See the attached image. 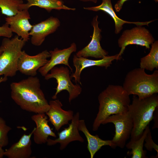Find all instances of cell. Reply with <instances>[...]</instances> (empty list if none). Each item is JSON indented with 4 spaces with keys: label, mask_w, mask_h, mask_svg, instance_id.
Segmentation results:
<instances>
[{
    "label": "cell",
    "mask_w": 158,
    "mask_h": 158,
    "mask_svg": "<svg viewBox=\"0 0 158 158\" xmlns=\"http://www.w3.org/2000/svg\"><path fill=\"white\" fill-rule=\"evenodd\" d=\"M40 86L39 79L35 76L12 82L10 84L11 97L23 110L36 114H45L49 105Z\"/></svg>",
    "instance_id": "obj_1"
},
{
    "label": "cell",
    "mask_w": 158,
    "mask_h": 158,
    "mask_svg": "<svg viewBox=\"0 0 158 158\" xmlns=\"http://www.w3.org/2000/svg\"><path fill=\"white\" fill-rule=\"evenodd\" d=\"M130 95L122 86L110 85L99 95V110L92 125V130L97 131L109 116L128 111L130 104Z\"/></svg>",
    "instance_id": "obj_2"
},
{
    "label": "cell",
    "mask_w": 158,
    "mask_h": 158,
    "mask_svg": "<svg viewBox=\"0 0 158 158\" xmlns=\"http://www.w3.org/2000/svg\"><path fill=\"white\" fill-rule=\"evenodd\" d=\"M158 107L157 94L142 99L133 95L132 103L128 106V111L133 124L130 140H136L141 137L153 119L154 111Z\"/></svg>",
    "instance_id": "obj_3"
},
{
    "label": "cell",
    "mask_w": 158,
    "mask_h": 158,
    "mask_svg": "<svg viewBox=\"0 0 158 158\" xmlns=\"http://www.w3.org/2000/svg\"><path fill=\"white\" fill-rule=\"evenodd\" d=\"M123 87L129 95L137 96L142 99L158 93V70L151 74H147L144 69L137 68L126 75Z\"/></svg>",
    "instance_id": "obj_4"
},
{
    "label": "cell",
    "mask_w": 158,
    "mask_h": 158,
    "mask_svg": "<svg viewBox=\"0 0 158 158\" xmlns=\"http://www.w3.org/2000/svg\"><path fill=\"white\" fill-rule=\"evenodd\" d=\"M26 42L17 35L12 39L5 37L1 46L3 51L0 55V76L13 77L17 71V63Z\"/></svg>",
    "instance_id": "obj_5"
},
{
    "label": "cell",
    "mask_w": 158,
    "mask_h": 158,
    "mask_svg": "<svg viewBox=\"0 0 158 158\" xmlns=\"http://www.w3.org/2000/svg\"><path fill=\"white\" fill-rule=\"evenodd\" d=\"M44 76L45 79L48 80L52 78L55 79L57 84L56 92L52 97L53 99H56L58 94L66 90L69 93L68 101L71 103L74 99L78 97L82 92V88L79 85L73 84L71 80L69 71L67 67L61 66L54 67Z\"/></svg>",
    "instance_id": "obj_6"
},
{
    "label": "cell",
    "mask_w": 158,
    "mask_h": 158,
    "mask_svg": "<svg viewBox=\"0 0 158 158\" xmlns=\"http://www.w3.org/2000/svg\"><path fill=\"white\" fill-rule=\"evenodd\" d=\"M113 123L115 127V134L112 140L116 147L123 148L130 136L133 126L132 119L128 112L114 114L107 117L102 123L105 124Z\"/></svg>",
    "instance_id": "obj_7"
},
{
    "label": "cell",
    "mask_w": 158,
    "mask_h": 158,
    "mask_svg": "<svg viewBox=\"0 0 158 158\" xmlns=\"http://www.w3.org/2000/svg\"><path fill=\"white\" fill-rule=\"evenodd\" d=\"M154 39L148 30L142 26H137L123 32L118 40V46L121 50L118 54L121 56L128 45L136 44L150 49V45L154 41Z\"/></svg>",
    "instance_id": "obj_8"
},
{
    "label": "cell",
    "mask_w": 158,
    "mask_h": 158,
    "mask_svg": "<svg viewBox=\"0 0 158 158\" xmlns=\"http://www.w3.org/2000/svg\"><path fill=\"white\" fill-rule=\"evenodd\" d=\"M50 57L49 51L46 50L34 56L22 51L18 62V70L25 75L35 76L37 71L47 62Z\"/></svg>",
    "instance_id": "obj_9"
},
{
    "label": "cell",
    "mask_w": 158,
    "mask_h": 158,
    "mask_svg": "<svg viewBox=\"0 0 158 158\" xmlns=\"http://www.w3.org/2000/svg\"><path fill=\"white\" fill-rule=\"evenodd\" d=\"M80 117V113L76 112L71 123L68 124V126L58 133V138L54 140L48 138L47 142V145L52 146L59 143L60 150H63L72 142L78 141L83 142L84 139L80 135L78 129Z\"/></svg>",
    "instance_id": "obj_10"
},
{
    "label": "cell",
    "mask_w": 158,
    "mask_h": 158,
    "mask_svg": "<svg viewBox=\"0 0 158 158\" xmlns=\"http://www.w3.org/2000/svg\"><path fill=\"white\" fill-rule=\"evenodd\" d=\"M98 17L97 15L95 16L92 22L93 32L91 40L87 46L76 53L77 57L86 58L91 57L101 59L108 55V52L102 48L100 44L101 30L98 26Z\"/></svg>",
    "instance_id": "obj_11"
},
{
    "label": "cell",
    "mask_w": 158,
    "mask_h": 158,
    "mask_svg": "<svg viewBox=\"0 0 158 158\" xmlns=\"http://www.w3.org/2000/svg\"><path fill=\"white\" fill-rule=\"evenodd\" d=\"M121 59V56H119L118 54L111 56L108 55L97 60L90 59L82 57H78L74 55L73 58V63L75 69V72L71 75V78H74L75 83H79L81 85L80 75L85 68L93 66L104 67L107 68L112 64V61L115 60H120Z\"/></svg>",
    "instance_id": "obj_12"
},
{
    "label": "cell",
    "mask_w": 158,
    "mask_h": 158,
    "mask_svg": "<svg viewBox=\"0 0 158 158\" xmlns=\"http://www.w3.org/2000/svg\"><path fill=\"white\" fill-rule=\"evenodd\" d=\"M30 19L28 10H19L15 15L5 18L12 32L26 42L29 39V32L32 27L29 21Z\"/></svg>",
    "instance_id": "obj_13"
},
{
    "label": "cell",
    "mask_w": 158,
    "mask_h": 158,
    "mask_svg": "<svg viewBox=\"0 0 158 158\" xmlns=\"http://www.w3.org/2000/svg\"><path fill=\"white\" fill-rule=\"evenodd\" d=\"M60 25L59 20L53 16L32 25L29 33V35L31 36V43L35 46H40L45 37L55 32Z\"/></svg>",
    "instance_id": "obj_14"
},
{
    "label": "cell",
    "mask_w": 158,
    "mask_h": 158,
    "mask_svg": "<svg viewBox=\"0 0 158 158\" xmlns=\"http://www.w3.org/2000/svg\"><path fill=\"white\" fill-rule=\"evenodd\" d=\"M77 50V46L75 43H72L68 48L60 49L56 48L49 51L50 59L38 70L41 75L44 77L56 65L63 64L68 66L73 72V69L68 62L71 54Z\"/></svg>",
    "instance_id": "obj_15"
},
{
    "label": "cell",
    "mask_w": 158,
    "mask_h": 158,
    "mask_svg": "<svg viewBox=\"0 0 158 158\" xmlns=\"http://www.w3.org/2000/svg\"><path fill=\"white\" fill-rule=\"evenodd\" d=\"M49 103V108L45 114L55 130L58 131L62 126L68 124L73 118L74 112L71 110L66 111L62 109L63 104L58 99L50 100Z\"/></svg>",
    "instance_id": "obj_16"
},
{
    "label": "cell",
    "mask_w": 158,
    "mask_h": 158,
    "mask_svg": "<svg viewBox=\"0 0 158 158\" xmlns=\"http://www.w3.org/2000/svg\"><path fill=\"white\" fill-rule=\"evenodd\" d=\"M31 118L35 123L36 127L33 132V140L37 144L47 143L49 136L56 138L54 132L48 124V117L45 114H38L32 116Z\"/></svg>",
    "instance_id": "obj_17"
},
{
    "label": "cell",
    "mask_w": 158,
    "mask_h": 158,
    "mask_svg": "<svg viewBox=\"0 0 158 158\" xmlns=\"http://www.w3.org/2000/svg\"><path fill=\"white\" fill-rule=\"evenodd\" d=\"M34 130L29 134H23L17 142L4 151V156L8 158H29L32 154L31 138Z\"/></svg>",
    "instance_id": "obj_18"
},
{
    "label": "cell",
    "mask_w": 158,
    "mask_h": 158,
    "mask_svg": "<svg viewBox=\"0 0 158 158\" xmlns=\"http://www.w3.org/2000/svg\"><path fill=\"white\" fill-rule=\"evenodd\" d=\"M78 129L85 135L87 142V148L91 158H93L97 152L104 146H109L112 148L116 147L111 140H104L100 138L98 135H93L89 132L84 119L79 120Z\"/></svg>",
    "instance_id": "obj_19"
},
{
    "label": "cell",
    "mask_w": 158,
    "mask_h": 158,
    "mask_svg": "<svg viewBox=\"0 0 158 158\" xmlns=\"http://www.w3.org/2000/svg\"><path fill=\"white\" fill-rule=\"evenodd\" d=\"M85 10L97 11H101L108 14L113 19L115 23V32L116 34L119 33L122 29L123 25L126 23L134 24L137 26L147 25L152 21L145 22H131L123 20L119 18L116 14L112 7L111 0H102L100 5L89 7H84Z\"/></svg>",
    "instance_id": "obj_20"
},
{
    "label": "cell",
    "mask_w": 158,
    "mask_h": 158,
    "mask_svg": "<svg viewBox=\"0 0 158 158\" xmlns=\"http://www.w3.org/2000/svg\"><path fill=\"white\" fill-rule=\"evenodd\" d=\"M27 2L20 6V10H28L31 7L37 6L44 9L48 12L53 9L60 10L61 9L75 11L76 9L69 8L63 4L61 0H26Z\"/></svg>",
    "instance_id": "obj_21"
},
{
    "label": "cell",
    "mask_w": 158,
    "mask_h": 158,
    "mask_svg": "<svg viewBox=\"0 0 158 158\" xmlns=\"http://www.w3.org/2000/svg\"><path fill=\"white\" fill-rule=\"evenodd\" d=\"M148 125L144 131L142 135L138 139L135 140H130L125 146L127 148L131 150L127 152V155H132V158H146L147 151L143 149V146L145 138L150 130Z\"/></svg>",
    "instance_id": "obj_22"
},
{
    "label": "cell",
    "mask_w": 158,
    "mask_h": 158,
    "mask_svg": "<svg viewBox=\"0 0 158 158\" xmlns=\"http://www.w3.org/2000/svg\"><path fill=\"white\" fill-rule=\"evenodd\" d=\"M149 54L140 59V68L150 71L158 68V41H155L151 45Z\"/></svg>",
    "instance_id": "obj_23"
},
{
    "label": "cell",
    "mask_w": 158,
    "mask_h": 158,
    "mask_svg": "<svg viewBox=\"0 0 158 158\" xmlns=\"http://www.w3.org/2000/svg\"><path fill=\"white\" fill-rule=\"evenodd\" d=\"M23 3L22 0H0V9L1 13L7 17L16 15L20 7Z\"/></svg>",
    "instance_id": "obj_24"
},
{
    "label": "cell",
    "mask_w": 158,
    "mask_h": 158,
    "mask_svg": "<svg viewBox=\"0 0 158 158\" xmlns=\"http://www.w3.org/2000/svg\"><path fill=\"white\" fill-rule=\"evenodd\" d=\"M12 129L8 126L5 121L0 117V146L4 147L8 143V133Z\"/></svg>",
    "instance_id": "obj_25"
},
{
    "label": "cell",
    "mask_w": 158,
    "mask_h": 158,
    "mask_svg": "<svg viewBox=\"0 0 158 158\" xmlns=\"http://www.w3.org/2000/svg\"><path fill=\"white\" fill-rule=\"evenodd\" d=\"M145 141L146 143L144 145L147 150L152 151L153 149H154L157 152L158 155V146L153 141L151 136V132L150 130L148 132L145 138Z\"/></svg>",
    "instance_id": "obj_26"
},
{
    "label": "cell",
    "mask_w": 158,
    "mask_h": 158,
    "mask_svg": "<svg viewBox=\"0 0 158 158\" xmlns=\"http://www.w3.org/2000/svg\"><path fill=\"white\" fill-rule=\"evenodd\" d=\"M13 35V32L8 24L5 23L2 26H0V37L11 38Z\"/></svg>",
    "instance_id": "obj_27"
},
{
    "label": "cell",
    "mask_w": 158,
    "mask_h": 158,
    "mask_svg": "<svg viewBox=\"0 0 158 158\" xmlns=\"http://www.w3.org/2000/svg\"><path fill=\"white\" fill-rule=\"evenodd\" d=\"M128 0H119L114 5V8L116 12L119 11L121 9L124 3Z\"/></svg>",
    "instance_id": "obj_28"
},
{
    "label": "cell",
    "mask_w": 158,
    "mask_h": 158,
    "mask_svg": "<svg viewBox=\"0 0 158 158\" xmlns=\"http://www.w3.org/2000/svg\"><path fill=\"white\" fill-rule=\"evenodd\" d=\"M153 117L154 118V123L153 127V128H158V107L155 110L154 114Z\"/></svg>",
    "instance_id": "obj_29"
},
{
    "label": "cell",
    "mask_w": 158,
    "mask_h": 158,
    "mask_svg": "<svg viewBox=\"0 0 158 158\" xmlns=\"http://www.w3.org/2000/svg\"><path fill=\"white\" fill-rule=\"evenodd\" d=\"M2 147L0 146V158H3L4 155V151L2 149Z\"/></svg>",
    "instance_id": "obj_30"
},
{
    "label": "cell",
    "mask_w": 158,
    "mask_h": 158,
    "mask_svg": "<svg viewBox=\"0 0 158 158\" xmlns=\"http://www.w3.org/2000/svg\"><path fill=\"white\" fill-rule=\"evenodd\" d=\"M7 77L4 76L1 77H0V84L3 82L6 81L7 80Z\"/></svg>",
    "instance_id": "obj_31"
},
{
    "label": "cell",
    "mask_w": 158,
    "mask_h": 158,
    "mask_svg": "<svg viewBox=\"0 0 158 158\" xmlns=\"http://www.w3.org/2000/svg\"><path fill=\"white\" fill-rule=\"evenodd\" d=\"M80 1H84V2H87V1H92L94 3H96L97 2V0H80Z\"/></svg>",
    "instance_id": "obj_32"
},
{
    "label": "cell",
    "mask_w": 158,
    "mask_h": 158,
    "mask_svg": "<svg viewBox=\"0 0 158 158\" xmlns=\"http://www.w3.org/2000/svg\"><path fill=\"white\" fill-rule=\"evenodd\" d=\"M3 51V48L1 46H0V55L2 53Z\"/></svg>",
    "instance_id": "obj_33"
},
{
    "label": "cell",
    "mask_w": 158,
    "mask_h": 158,
    "mask_svg": "<svg viewBox=\"0 0 158 158\" xmlns=\"http://www.w3.org/2000/svg\"><path fill=\"white\" fill-rule=\"evenodd\" d=\"M156 2H157L158 1V0H154Z\"/></svg>",
    "instance_id": "obj_34"
}]
</instances>
